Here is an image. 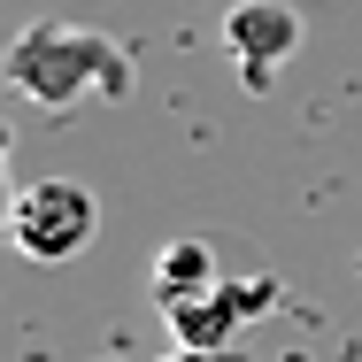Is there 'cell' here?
Returning a JSON list of instances; mask_svg holds the SVG:
<instances>
[{
  "label": "cell",
  "instance_id": "obj_1",
  "mask_svg": "<svg viewBox=\"0 0 362 362\" xmlns=\"http://www.w3.org/2000/svg\"><path fill=\"white\" fill-rule=\"evenodd\" d=\"M0 77L31 100V108H77V100H124L132 93V54L93 31V23H62V16H39L8 39Z\"/></svg>",
  "mask_w": 362,
  "mask_h": 362
},
{
  "label": "cell",
  "instance_id": "obj_2",
  "mask_svg": "<svg viewBox=\"0 0 362 362\" xmlns=\"http://www.w3.org/2000/svg\"><path fill=\"white\" fill-rule=\"evenodd\" d=\"M93 231H100V201L77 177H39V185L16 193V231L8 239L31 262H77L93 247Z\"/></svg>",
  "mask_w": 362,
  "mask_h": 362
},
{
  "label": "cell",
  "instance_id": "obj_3",
  "mask_svg": "<svg viewBox=\"0 0 362 362\" xmlns=\"http://www.w3.org/2000/svg\"><path fill=\"white\" fill-rule=\"evenodd\" d=\"M278 278L262 270V278H216L209 293H193V300H170L162 316H170V339L177 347H231L255 316H270L278 308Z\"/></svg>",
  "mask_w": 362,
  "mask_h": 362
},
{
  "label": "cell",
  "instance_id": "obj_4",
  "mask_svg": "<svg viewBox=\"0 0 362 362\" xmlns=\"http://www.w3.org/2000/svg\"><path fill=\"white\" fill-rule=\"evenodd\" d=\"M300 47V8L293 0H231L223 8V54L239 62L247 85H270Z\"/></svg>",
  "mask_w": 362,
  "mask_h": 362
},
{
  "label": "cell",
  "instance_id": "obj_5",
  "mask_svg": "<svg viewBox=\"0 0 362 362\" xmlns=\"http://www.w3.org/2000/svg\"><path fill=\"white\" fill-rule=\"evenodd\" d=\"M223 270H216V247L209 239H170L162 247V262H154V300L170 308V300H193V293H209Z\"/></svg>",
  "mask_w": 362,
  "mask_h": 362
},
{
  "label": "cell",
  "instance_id": "obj_6",
  "mask_svg": "<svg viewBox=\"0 0 362 362\" xmlns=\"http://www.w3.org/2000/svg\"><path fill=\"white\" fill-rule=\"evenodd\" d=\"M8 162H16V132L0 124V239L16 231V193H8Z\"/></svg>",
  "mask_w": 362,
  "mask_h": 362
},
{
  "label": "cell",
  "instance_id": "obj_7",
  "mask_svg": "<svg viewBox=\"0 0 362 362\" xmlns=\"http://www.w3.org/2000/svg\"><path fill=\"white\" fill-rule=\"evenodd\" d=\"M162 362H239V355H231V347H170Z\"/></svg>",
  "mask_w": 362,
  "mask_h": 362
}]
</instances>
